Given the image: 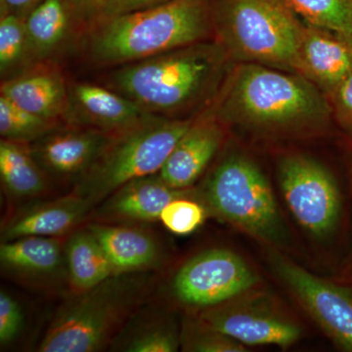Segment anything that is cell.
Instances as JSON below:
<instances>
[{
	"label": "cell",
	"mask_w": 352,
	"mask_h": 352,
	"mask_svg": "<svg viewBox=\"0 0 352 352\" xmlns=\"http://www.w3.org/2000/svg\"><path fill=\"white\" fill-rule=\"evenodd\" d=\"M223 124L256 131H300L328 124L327 95L305 76L256 63H239L210 109Z\"/></svg>",
	"instance_id": "1"
},
{
	"label": "cell",
	"mask_w": 352,
	"mask_h": 352,
	"mask_svg": "<svg viewBox=\"0 0 352 352\" xmlns=\"http://www.w3.org/2000/svg\"><path fill=\"white\" fill-rule=\"evenodd\" d=\"M210 39H214L210 0H168L95 21L87 52L97 66L120 67Z\"/></svg>",
	"instance_id": "2"
},
{
	"label": "cell",
	"mask_w": 352,
	"mask_h": 352,
	"mask_svg": "<svg viewBox=\"0 0 352 352\" xmlns=\"http://www.w3.org/2000/svg\"><path fill=\"white\" fill-rule=\"evenodd\" d=\"M226 51L215 39L117 67L109 87L150 113H173L193 106L217 89Z\"/></svg>",
	"instance_id": "3"
},
{
	"label": "cell",
	"mask_w": 352,
	"mask_h": 352,
	"mask_svg": "<svg viewBox=\"0 0 352 352\" xmlns=\"http://www.w3.org/2000/svg\"><path fill=\"white\" fill-rule=\"evenodd\" d=\"M214 39L229 59L296 73L303 25L283 0H215Z\"/></svg>",
	"instance_id": "4"
},
{
	"label": "cell",
	"mask_w": 352,
	"mask_h": 352,
	"mask_svg": "<svg viewBox=\"0 0 352 352\" xmlns=\"http://www.w3.org/2000/svg\"><path fill=\"white\" fill-rule=\"evenodd\" d=\"M193 120L149 113L113 134L101 156L80 176L74 193L95 205L131 180L159 173Z\"/></svg>",
	"instance_id": "5"
},
{
	"label": "cell",
	"mask_w": 352,
	"mask_h": 352,
	"mask_svg": "<svg viewBox=\"0 0 352 352\" xmlns=\"http://www.w3.org/2000/svg\"><path fill=\"white\" fill-rule=\"evenodd\" d=\"M208 210L265 244L286 247L289 233L270 183L252 159L230 154L212 171L203 189Z\"/></svg>",
	"instance_id": "6"
},
{
	"label": "cell",
	"mask_w": 352,
	"mask_h": 352,
	"mask_svg": "<svg viewBox=\"0 0 352 352\" xmlns=\"http://www.w3.org/2000/svg\"><path fill=\"white\" fill-rule=\"evenodd\" d=\"M113 275L69 300L51 324L39 351L94 352L107 346L138 303V281Z\"/></svg>",
	"instance_id": "7"
},
{
	"label": "cell",
	"mask_w": 352,
	"mask_h": 352,
	"mask_svg": "<svg viewBox=\"0 0 352 352\" xmlns=\"http://www.w3.org/2000/svg\"><path fill=\"white\" fill-rule=\"evenodd\" d=\"M278 180L289 210L307 232L325 238L335 231L342 214V197L325 166L305 155H288L278 166Z\"/></svg>",
	"instance_id": "8"
},
{
	"label": "cell",
	"mask_w": 352,
	"mask_h": 352,
	"mask_svg": "<svg viewBox=\"0 0 352 352\" xmlns=\"http://www.w3.org/2000/svg\"><path fill=\"white\" fill-rule=\"evenodd\" d=\"M258 281V274L239 254L212 249L180 268L173 280V292L184 305L205 309L251 292Z\"/></svg>",
	"instance_id": "9"
},
{
	"label": "cell",
	"mask_w": 352,
	"mask_h": 352,
	"mask_svg": "<svg viewBox=\"0 0 352 352\" xmlns=\"http://www.w3.org/2000/svg\"><path fill=\"white\" fill-rule=\"evenodd\" d=\"M270 263L323 332L352 352V287L322 279L277 252H271Z\"/></svg>",
	"instance_id": "10"
},
{
	"label": "cell",
	"mask_w": 352,
	"mask_h": 352,
	"mask_svg": "<svg viewBox=\"0 0 352 352\" xmlns=\"http://www.w3.org/2000/svg\"><path fill=\"white\" fill-rule=\"evenodd\" d=\"M249 293L205 308L197 319L245 346L288 349L295 344L302 337V330L295 322L276 309L263 295H248Z\"/></svg>",
	"instance_id": "11"
},
{
	"label": "cell",
	"mask_w": 352,
	"mask_h": 352,
	"mask_svg": "<svg viewBox=\"0 0 352 352\" xmlns=\"http://www.w3.org/2000/svg\"><path fill=\"white\" fill-rule=\"evenodd\" d=\"M53 129L31 145L41 168L57 176H82L112 140L111 132L68 124Z\"/></svg>",
	"instance_id": "12"
},
{
	"label": "cell",
	"mask_w": 352,
	"mask_h": 352,
	"mask_svg": "<svg viewBox=\"0 0 352 352\" xmlns=\"http://www.w3.org/2000/svg\"><path fill=\"white\" fill-rule=\"evenodd\" d=\"M135 102L112 88L92 83H74L69 87L66 124L117 133L147 117Z\"/></svg>",
	"instance_id": "13"
},
{
	"label": "cell",
	"mask_w": 352,
	"mask_h": 352,
	"mask_svg": "<svg viewBox=\"0 0 352 352\" xmlns=\"http://www.w3.org/2000/svg\"><path fill=\"white\" fill-rule=\"evenodd\" d=\"M2 96L46 120H63L69 87L59 66L51 61L32 63L2 80Z\"/></svg>",
	"instance_id": "14"
},
{
	"label": "cell",
	"mask_w": 352,
	"mask_h": 352,
	"mask_svg": "<svg viewBox=\"0 0 352 352\" xmlns=\"http://www.w3.org/2000/svg\"><path fill=\"white\" fill-rule=\"evenodd\" d=\"M352 71V36L305 25L296 73L305 76L326 95Z\"/></svg>",
	"instance_id": "15"
},
{
	"label": "cell",
	"mask_w": 352,
	"mask_h": 352,
	"mask_svg": "<svg viewBox=\"0 0 352 352\" xmlns=\"http://www.w3.org/2000/svg\"><path fill=\"white\" fill-rule=\"evenodd\" d=\"M223 126L210 110L194 119L160 170L164 182L173 188L189 189L219 151Z\"/></svg>",
	"instance_id": "16"
},
{
	"label": "cell",
	"mask_w": 352,
	"mask_h": 352,
	"mask_svg": "<svg viewBox=\"0 0 352 352\" xmlns=\"http://www.w3.org/2000/svg\"><path fill=\"white\" fill-rule=\"evenodd\" d=\"M189 189H175L159 173L131 180L109 196L102 214L112 219L155 221L170 201L190 196Z\"/></svg>",
	"instance_id": "17"
},
{
	"label": "cell",
	"mask_w": 352,
	"mask_h": 352,
	"mask_svg": "<svg viewBox=\"0 0 352 352\" xmlns=\"http://www.w3.org/2000/svg\"><path fill=\"white\" fill-rule=\"evenodd\" d=\"M94 207L89 201L73 193L30 208L11 220L3 231L4 241L25 236L56 237L68 232Z\"/></svg>",
	"instance_id": "18"
},
{
	"label": "cell",
	"mask_w": 352,
	"mask_h": 352,
	"mask_svg": "<svg viewBox=\"0 0 352 352\" xmlns=\"http://www.w3.org/2000/svg\"><path fill=\"white\" fill-rule=\"evenodd\" d=\"M76 12L71 0H43L25 17L29 65L46 61L66 41Z\"/></svg>",
	"instance_id": "19"
},
{
	"label": "cell",
	"mask_w": 352,
	"mask_h": 352,
	"mask_svg": "<svg viewBox=\"0 0 352 352\" xmlns=\"http://www.w3.org/2000/svg\"><path fill=\"white\" fill-rule=\"evenodd\" d=\"M88 229L100 243L117 275L144 270L156 263V242L138 228L94 224Z\"/></svg>",
	"instance_id": "20"
},
{
	"label": "cell",
	"mask_w": 352,
	"mask_h": 352,
	"mask_svg": "<svg viewBox=\"0 0 352 352\" xmlns=\"http://www.w3.org/2000/svg\"><path fill=\"white\" fill-rule=\"evenodd\" d=\"M69 281L78 293L98 286L116 274L112 263L91 231H80L66 245Z\"/></svg>",
	"instance_id": "21"
},
{
	"label": "cell",
	"mask_w": 352,
	"mask_h": 352,
	"mask_svg": "<svg viewBox=\"0 0 352 352\" xmlns=\"http://www.w3.org/2000/svg\"><path fill=\"white\" fill-rule=\"evenodd\" d=\"M0 176L13 196H38L45 189L43 170L32 155L29 143L1 139Z\"/></svg>",
	"instance_id": "22"
},
{
	"label": "cell",
	"mask_w": 352,
	"mask_h": 352,
	"mask_svg": "<svg viewBox=\"0 0 352 352\" xmlns=\"http://www.w3.org/2000/svg\"><path fill=\"white\" fill-rule=\"evenodd\" d=\"M61 244L54 237L25 236L4 241L0 245L4 266L30 274L52 272L61 263Z\"/></svg>",
	"instance_id": "23"
},
{
	"label": "cell",
	"mask_w": 352,
	"mask_h": 352,
	"mask_svg": "<svg viewBox=\"0 0 352 352\" xmlns=\"http://www.w3.org/2000/svg\"><path fill=\"white\" fill-rule=\"evenodd\" d=\"M308 25L352 36V0H283Z\"/></svg>",
	"instance_id": "24"
},
{
	"label": "cell",
	"mask_w": 352,
	"mask_h": 352,
	"mask_svg": "<svg viewBox=\"0 0 352 352\" xmlns=\"http://www.w3.org/2000/svg\"><path fill=\"white\" fill-rule=\"evenodd\" d=\"M56 126L58 122L28 112L0 95V135L2 139L30 144Z\"/></svg>",
	"instance_id": "25"
},
{
	"label": "cell",
	"mask_w": 352,
	"mask_h": 352,
	"mask_svg": "<svg viewBox=\"0 0 352 352\" xmlns=\"http://www.w3.org/2000/svg\"><path fill=\"white\" fill-rule=\"evenodd\" d=\"M28 64V41L25 17L15 14L1 15L0 19V72L2 80L15 69Z\"/></svg>",
	"instance_id": "26"
},
{
	"label": "cell",
	"mask_w": 352,
	"mask_h": 352,
	"mask_svg": "<svg viewBox=\"0 0 352 352\" xmlns=\"http://www.w3.org/2000/svg\"><path fill=\"white\" fill-rule=\"evenodd\" d=\"M183 196L170 201L160 215V220L170 232L176 235H188L197 230L205 221L207 210L198 201Z\"/></svg>",
	"instance_id": "27"
},
{
	"label": "cell",
	"mask_w": 352,
	"mask_h": 352,
	"mask_svg": "<svg viewBox=\"0 0 352 352\" xmlns=\"http://www.w3.org/2000/svg\"><path fill=\"white\" fill-rule=\"evenodd\" d=\"M182 342L185 349L196 352H244L247 346L226 333L203 325L197 319L187 326Z\"/></svg>",
	"instance_id": "28"
},
{
	"label": "cell",
	"mask_w": 352,
	"mask_h": 352,
	"mask_svg": "<svg viewBox=\"0 0 352 352\" xmlns=\"http://www.w3.org/2000/svg\"><path fill=\"white\" fill-rule=\"evenodd\" d=\"M180 342L177 333L168 327L148 329L136 336L127 346L131 352H173L178 351Z\"/></svg>",
	"instance_id": "29"
},
{
	"label": "cell",
	"mask_w": 352,
	"mask_h": 352,
	"mask_svg": "<svg viewBox=\"0 0 352 352\" xmlns=\"http://www.w3.org/2000/svg\"><path fill=\"white\" fill-rule=\"evenodd\" d=\"M333 116L340 126L352 135V71L327 94Z\"/></svg>",
	"instance_id": "30"
},
{
	"label": "cell",
	"mask_w": 352,
	"mask_h": 352,
	"mask_svg": "<svg viewBox=\"0 0 352 352\" xmlns=\"http://www.w3.org/2000/svg\"><path fill=\"white\" fill-rule=\"evenodd\" d=\"M23 325L22 310L17 302L4 292L0 294V342H12Z\"/></svg>",
	"instance_id": "31"
},
{
	"label": "cell",
	"mask_w": 352,
	"mask_h": 352,
	"mask_svg": "<svg viewBox=\"0 0 352 352\" xmlns=\"http://www.w3.org/2000/svg\"><path fill=\"white\" fill-rule=\"evenodd\" d=\"M166 1L168 0H104L100 19L145 10Z\"/></svg>",
	"instance_id": "32"
},
{
	"label": "cell",
	"mask_w": 352,
	"mask_h": 352,
	"mask_svg": "<svg viewBox=\"0 0 352 352\" xmlns=\"http://www.w3.org/2000/svg\"><path fill=\"white\" fill-rule=\"evenodd\" d=\"M78 16L87 19H100L103 11L104 0H71Z\"/></svg>",
	"instance_id": "33"
},
{
	"label": "cell",
	"mask_w": 352,
	"mask_h": 352,
	"mask_svg": "<svg viewBox=\"0 0 352 352\" xmlns=\"http://www.w3.org/2000/svg\"><path fill=\"white\" fill-rule=\"evenodd\" d=\"M43 0H0L1 15L15 14L25 17Z\"/></svg>",
	"instance_id": "34"
},
{
	"label": "cell",
	"mask_w": 352,
	"mask_h": 352,
	"mask_svg": "<svg viewBox=\"0 0 352 352\" xmlns=\"http://www.w3.org/2000/svg\"><path fill=\"white\" fill-rule=\"evenodd\" d=\"M351 176H352V166H351ZM352 178V177H351Z\"/></svg>",
	"instance_id": "35"
}]
</instances>
